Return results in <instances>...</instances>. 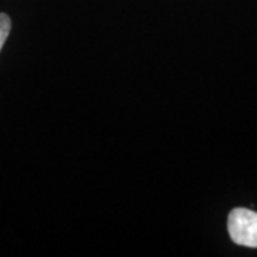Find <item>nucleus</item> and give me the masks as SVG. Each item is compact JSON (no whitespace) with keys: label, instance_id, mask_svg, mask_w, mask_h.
I'll use <instances>...</instances> for the list:
<instances>
[{"label":"nucleus","instance_id":"1","mask_svg":"<svg viewBox=\"0 0 257 257\" xmlns=\"http://www.w3.org/2000/svg\"><path fill=\"white\" fill-rule=\"evenodd\" d=\"M227 230L233 243L244 247L257 248V213L244 207L230 211Z\"/></svg>","mask_w":257,"mask_h":257},{"label":"nucleus","instance_id":"2","mask_svg":"<svg viewBox=\"0 0 257 257\" xmlns=\"http://www.w3.org/2000/svg\"><path fill=\"white\" fill-rule=\"evenodd\" d=\"M10 29H12V20L6 13H0V52L3 49V45L6 43L9 37Z\"/></svg>","mask_w":257,"mask_h":257}]
</instances>
